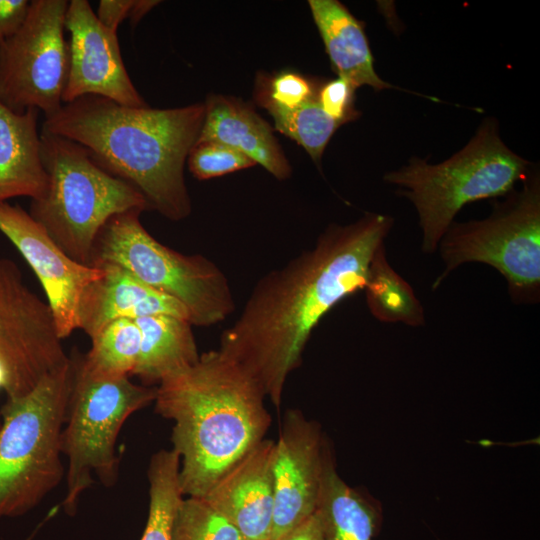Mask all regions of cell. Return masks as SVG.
<instances>
[{
	"mask_svg": "<svg viewBox=\"0 0 540 540\" xmlns=\"http://www.w3.org/2000/svg\"><path fill=\"white\" fill-rule=\"evenodd\" d=\"M141 210L111 217L100 230L90 266L114 264L182 304L193 326L223 322L235 310L224 272L201 254H182L156 240L140 221Z\"/></svg>",
	"mask_w": 540,
	"mask_h": 540,
	"instance_id": "cell-7",
	"label": "cell"
},
{
	"mask_svg": "<svg viewBox=\"0 0 540 540\" xmlns=\"http://www.w3.org/2000/svg\"><path fill=\"white\" fill-rule=\"evenodd\" d=\"M188 168L198 180L230 174L256 163L246 155L218 142L196 143L187 158Z\"/></svg>",
	"mask_w": 540,
	"mask_h": 540,
	"instance_id": "cell-28",
	"label": "cell"
},
{
	"mask_svg": "<svg viewBox=\"0 0 540 540\" xmlns=\"http://www.w3.org/2000/svg\"><path fill=\"white\" fill-rule=\"evenodd\" d=\"M371 314L385 323L425 324V312L411 285L389 264L384 243L374 253L365 284Z\"/></svg>",
	"mask_w": 540,
	"mask_h": 540,
	"instance_id": "cell-22",
	"label": "cell"
},
{
	"mask_svg": "<svg viewBox=\"0 0 540 540\" xmlns=\"http://www.w3.org/2000/svg\"><path fill=\"white\" fill-rule=\"evenodd\" d=\"M72 383L61 436L67 458L66 492L61 505L74 513L81 495L96 477L112 487L118 479L116 442L127 419L154 402L156 387L136 384L130 377L97 378L82 366L73 352Z\"/></svg>",
	"mask_w": 540,
	"mask_h": 540,
	"instance_id": "cell-8",
	"label": "cell"
},
{
	"mask_svg": "<svg viewBox=\"0 0 540 540\" xmlns=\"http://www.w3.org/2000/svg\"><path fill=\"white\" fill-rule=\"evenodd\" d=\"M134 321L141 332V348L132 376H137L143 385H158L165 377L198 361L193 325L187 319L162 314Z\"/></svg>",
	"mask_w": 540,
	"mask_h": 540,
	"instance_id": "cell-21",
	"label": "cell"
},
{
	"mask_svg": "<svg viewBox=\"0 0 540 540\" xmlns=\"http://www.w3.org/2000/svg\"><path fill=\"white\" fill-rule=\"evenodd\" d=\"M204 117V103L158 109L85 95L46 117L41 132L78 143L99 167L138 191L148 210L181 221L192 212L184 166Z\"/></svg>",
	"mask_w": 540,
	"mask_h": 540,
	"instance_id": "cell-2",
	"label": "cell"
},
{
	"mask_svg": "<svg viewBox=\"0 0 540 540\" xmlns=\"http://www.w3.org/2000/svg\"><path fill=\"white\" fill-rule=\"evenodd\" d=\"M49 305L25 283L10 259L0 258V390L28 394L70 361Z\"/></svg>",
	"mask_w": 540,
	"mask_h": 540,
	"instance_id": "cell-11",
	"label": "cell"
},
{
	"mask_svg": "<svg viewBox=\"0 0 540 540\" xmlns=\"http://www.w3.org/2000/svg\"><path fill=\"white\" fill-rule=\"evenodd\" d=\"M67 0H32L18 31L0 44V102L22 113L46 117L63 105L69 71L65 39Z\"/></svg>",
	"mask_w": 540,
	"mask_h": 540,
	"instance_id": "cell-10",
	"label": "cell"
},
{
	"mask_svg": "<svg viewBox=\"0 0 540 540\" xmlns=\"http://www.w3.org/2000/svg\"><path fill=\"white\" fill-rule=\"evenodd\" d=\"M0 231L38 277L57 332L61 339L68 337L78 329V308L84 290L104 270L70 258L29 212L18 205L0 203Z\"/></svg>",
	"mask_w": 540,
	"mask_h": 540,
	"instance_id": "cell-12",
	"label": "cell"
},
{
	"mask_svg": "<svg viewBox=\"0 0 540 540\" xmlns=\"http://www.w3.org/2000/svg\"><path fill=\"white\" fill-rule=\"evenodd\" d=\"M171 540H244L241 533L203 498L187 497L179 503Z\"/></svg>",
	"mask_w": 540,
	"mask_h": 540,
	"instance_id": "cell-26",
	"label": "cell"
},
{
	"mask_svg": "<svg viewBox=\"0 0 540 540\" xmlns=\"http://www.w3.org/2000/svg\"><path fill=\"white\" fill-rule=\"evenodd\" d=\"M316 511L326 540H375L380 528V509L339 476L327 441Z\"/></svg>",
	"mask_w": 540,
	"mask_h": 540,
	"instance_id": "cell-20",
	"label": "cell"
},
{
	"mask_svg": "<svg viewBox=\"0 0 540 540\" xmlns=\"http://www.w3.org/2000/svg\"><path fill=\"white\" fill-rule=\"evenodd\" d=\"M325 443L318 423L296 409L285 413L272 464L271 540L279 539L315 512Z\"/></svg>",
	"mask_w": 540,
	"mask_h": 540,
	"instance_id": "cell-14",
	"label": "cell"
},
{
	"mask_svg": "<svg viewBox=\"0 0 540 540\" xmlns=\"http://www.w3.org/2000/svg\"><path fill=\"white\" fill-rule=\"evenodd\" d=\"M136 0H101L96 16L108 29L117 32L118 26L129 19L130 24L135 17Z\"/></svg>",
	"mask_w": 540,
	"mask_h": 540,
	"instance_id": "cell-30",
	"label": "cell"
},
{
	"mask_svg": "<svg viewBox=\"0 0 540 540\" xmlns=\"http://www.w3.org/2000/svg\"><path fill=\"white\" fill-rule=\"evenodd\" d=\"M308 4L338 77L348 80L356 89L361 86H370L377 91L392 88L375 71L361 22L337 0H310Z\"/></svg>",
	"mask_w": 540,
	"mask_h": 540,
	"instance_id": "cell-19",
	"label": "cell"
},
{
	"mask_svg": "<svg viewBox=\"0 0 540 540\" xmlns=\"http://www.w3.org/2000/svg\"><path fill=\"white\" fill-rule=\"evenodd\" d=\"M355 90L348 80L337 77L319 87L317 100L327 115L343 125L359 115L354 107Z\"/></svg>",
	"mask_w": 540,
	"mask_h": 540,
	"instance_id": "cell-29",
	"label": "cell"
},
{
	"mask_svg": "<svg viewBox=\"0 0 540 540\" xmlns=\"http://www.w3.org/2000/svg\"><path fill=\"white\" fill-rule=\"evenodd\" d=\"M196 143L224 144L261 165L278 180L291 175L290 164L271 126L248 104L224 95H210ZM195 143V144H196Z\"/></svg>",
	"mask_w": 540,
	"mask_h": 540,
	"instance_id": "cell-17",
	"label": "cell"
},
{
	"mask_svg": "<svg viewBox=\"0 0 540 540\" xmlns=\"http://www.w3.org/2000/svg\"><path fill=\"white\" fill-rule=\"evenodd\" d=\"M521 191H512L482 220L452 222L438 247L443 272L436 290L462 264L478 262L496 269L506 280L511 300L536 304L540 300V182L527 175Z\"/></svg>",
	"mask_w": 540,
	"mask_h": 540,
	"instance_id": "cell-9",
	"label": "cell"
},
{
	"mask_svg": "<svg viewBox=\"0 0 540 540\" xmlns=\"http://www.w3.org/2000/svg\"><path fill=\"white\" fill-rule=\"evenodd\" d=\"M69 71L63 104L96 95L129 107L148 106L124 65L117 32L105 27L87 0H71L65 15Z\"/></svg>",
	"mask_w": 540,
	"mask_h": 540,
	"instance_id": "cell-13",
	"label": "cell"
},
{
	"mask_svg": "<svg viewBox=\"0 0 540 540\" xmlns=\"http://www.w3.org/2000/svg\"><path fill=\"white\" fill-rule=\"evenodd\" d=\"M277 540H326L318 512L315 510L311 516Z\"/></svg>",
	"mask_w": 540,
	"mask_h": 540,
	"instance_id": "cell-32",
	"label": "cell"
},
{
	"mask_svg": "<svg viewBox=\"0 0 540 540\" xmlns=\"http://www.w3.org/2000/svg\"><path fill=\"white\" fill-rule=\"evenodd\" d=\"M179 468L180 458L173 449L152 455L147 469L148 517L140 540H171L174 516L183 499Z\"/></svg>",
	"mask_w": 540,
	"mask_h": 540,
	"instance_id": "cell-24",
	"label": "cell"
},
{
	"mask_svg": "<svg viewBox=\"0 0 540 540\" xmlns=\"http://www.w3.org/2000/svg\"><path fill=\"white\" fill-rule=\"evenodd\" d=\"M256 99L269 114L293 111L317 97V85L293 71H282L257 83Z\"/></svg>",
	"mask_w": 540,
	"mask_h": 540,
	"instance_id": "cell-27",
	"label": "cell"
},
{
	"mask_svg": "<svg viewBox=\"0 0 540 540\" xmlns=\"http://www.w3.org/2000/svg\"><path fill=\"white\" fill-rule=\"evenodd\" d=\"M275 442L261 440L236 461L203 498L244 540H271Z\"/></svg>",
	"mask_w": 540,
	"mask_h": 540,
	"instance_id": "cell-15",
	"label": "cell"
},
{
	"mask_svg": "<svg viewBox=\"0 0 540 540\" xmlns=\"http://www.w3.org/2000/svg\"><path fill=\"white\" fill-rule=\"evenodd\" d=\"M265 395L250 375L220 350L156 386L155 411L174 424L183 496L204 497L214 483L264 439L271 425Z\"/></svg>",
	"mask_w": 540,
	"mask_h": 540,
	"instance_id": "cell-3",
	"label": "cell"
},
{
	"mask_svg": "<svg viewBox=\"0 0 540 540\" xmlns=\"http://www.w3.org/2000/svg\"><path fill=\"white\" fill-rule=\"evenodd\" d=\"M38 116L37 109L17 113L0 102V203L15 197L39 200L47 193Z\"/></svg>",
	"mask_w": 540,
	"mask_h": 540,
	"instance_id": "cell-18",
	"label": "cell"
},
{
	"mask_svg": "<svg viewBox=\"0 0 540 540\" xmlns=\"http://www.w3.org/2000/svg\"><path fill=\"white\" fill-rule=\"evenodd\" d=\"M29 6L28 0H0V44L18 31Z\"/></svg>",
	"mask_w": 540,
	"mask_h": 540,
	"instance_id": "cell-31",
	"label": "cell"
},
{
	"mask_svg": "<svg viewBox=\"0 0 540 540\" xmlns=\"http://www.w3.org/2000/svg\"><path fill=\"white\" fill-rule=\"evenodd\" d=\"M103 275L84 290L78 308V329L90 339L111 322L152 315H172L189 321L185 307L149 287L126 269L100 264ZM190 322V321H189Z\"/></svg>",
	"mask_w": 540,
	"mask_h": 540,
	"instance_id": "cell-16",
	"label": "cell"
},
{
	"mask_svg": "<svg viewBox=\"0 0 540 540\" xmlns=\"http://www.w3.org/2000/svg\"><path fill=\"white\" fill-rule=\"evenodd\" d=\"M49 177L44 197L29 214L73 260L90 266L96 238L106 222L129 210H148L143 196L99 167L78 143L41 132Z\"/></svg>",
	"mask_w": 540,
	"mask_h": 540,
	"instance_id": "cell-6",
	"label": "cell"
},
{
	"mask_svg": "<svg viewBox=\"0 0 540 540\" xmlns=\"http://www.w3.org/2000/svg\"><path fill=\"white\" fill-rule=\"evenodd\" d=\"M141 332L132 319L122 318L108 324L91 338V348L80 354L83 368L97 378L130 377L138 363Z\"/></svg>",
	"mask_w": 540,
	"mask_h": 540,
	"instance_id": "cell-23",
	"label": "cell"
},
{
	"mask_svg": "<svg viewBox=\"0 0 540 540\" xmlns=\"http://www.w3.org/2000/svg\"><path fill=\"white\" fill-rule=\"evenodd\" d=\"M270 115L275 128L302 146L317 165L331 137L341 126L326 114L317 97L293 111Z\"/></svg>",
	"mask_w": 540,
	"mask_h": 540,
	"instance_id": "cell-25",
	"label": "cell"
},
{
	"mask_svg": "<svg viewBox=\"0 0 540 540\" xmlns=\"http://www.w3.org/2000/svg\"><path fill=\"white\" fill-rule=\"evenodd\" d=\"M528 162L501 140L498 125L486 119L468 144L438 164L412 158L383 180L416 208L421 249L433 254L455 216L467 204L508 195L528 175Z\"/></svg>",
	"mask_w": 540,
	"mask_h": 540,
	"instance_id": "cell-4",
	"label": "cell"
},
{
	"mask_svg": "<svg viewBox=\"0 0 540 540\" xmlns=\"http://www.w3.org/2000/svg\"><path fill=\"white\" fill-rule=\"evenodd\" d=\"M72 383L67 365L0 410V519L35 508L65 476L61 436Z\"/></svg>",
	"mask_w": 540,
	"mask_h": 540,
	"instance_id": "cell-5",
	"label": "cell"
},
{
	"mask_svg": "<svg viewBox=\"0 0 540 540\" xmlns=\"http://www.w3.org/2000/svg\"><path fill=\"white\" fill-rule=\"evenodd\" d=\"M393 223L388 215L369 212L347 225L331 224L312 248L261 277L222 332L218 350L250 375L275 408L314 328L365 288L370 262Z\"/></svg>",
	"mask_w": 540,
	"mask_h": 540,
	"instance_id": "cell-1",
	"label": "cell"
},
{
	"mask_svg": "<svg viewBox=\"0 0 540 540\" xmlns=\"http://www.w3.org/2000/svg\"><path fill=\"white\" fill-rule=\"evenodd\" d=\"M32 536L28 539V540H31Z\"/></svg>",
	"mask_w": 540,
	"mask_h": 540,
	"instance_id": "cell-33",
	"label": "cell"
}]
</instances>
